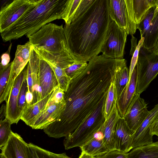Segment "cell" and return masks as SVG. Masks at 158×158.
Instances as JSON below:
<instances>
[{"label": "cell", "instance_id": "6da1fadb", "mask_svg": "<svg viewBox=\"0 0 158 158\" xmlns=\"http://www.w3.org/2000/svg\"><path fill=\"white\" fill-rule=\"evenodd\" d=\"M118 59L102 54L92 58L86 69L71 80L65 92V104L58 118L44 129L50 137H66L98 109L105 107Z\"/></svg>", "mask_w": 158, "mask_h": 158}, {"label": "cell", "instance_id": "7a4b0ae2", "mask_svg": "<svg viewBox=\"0 0 158 158\" xmlns=\"http://www.w3.org/2000/svg\"><path fill=\"white\" fill-rule=\"evenodd\" d=\"M109 0H94L89 7L69 24L64 32L67 50L76 60L89 62L100 53L111 21Z\"/></svg>", "mask_w": 158, "mask_h": 158}, {"label": "cell", "instance_id": "3957f363", "mask_svg": "<svg viewBox=\"0 0 158 158\" xmlns=\"http://www.w3.org/2000/svg\"><path fill=\"white\" fill-rule=\"evenodd\" d=\"M70 0H41L32 10L4 31L0 33L4 42L27 37L53 21L64 19L68 13Z\"/></svg>", "mask_w": 158, "mask_h": 158}, {"label": "cell", "instance_id": "277c9868", "mask_svg": "<svg viewBox=\"0 0 158 158\" xmlns=\"http://www.w3.org/2000/svg\"><path fill=\"white\" fill-rule=\"evenodd\" d=\"M27 37L35 49L42 50L54 56L69 53L62 25H58L49 23Z\"/></svg>", "mask_w": 158, "mask_h": 158}, {"label": "cell", "instance_id": "5b68a950", "mask_svg": "<svg viewBox=\"0 0 158 158\" xmlns=\"http://www.w3.org/2000/svg\"><path fill=\"white\" fill-rule=\"evenodd\" d=\"M105 121L103 111L97 110L73 132L65 137L63 141L65 149L81 147L86 144L100 131Z\"/></svg>", "mask_w": 158, "mask_h": 158}, {"label": "cell", "instance_id": "8992f818", "mask_svg": "<svg viewBox=\"0 0 158 158\" xmlns=\"http://www.w3.org/2000/svg\"><path fill=\"white\" fill-rule=\"evenodd\" d=\"M137 65L136 92L140 95L158 74V54L142 46Z\"/></svg>", "mask_w": 158, "mask_h": 158}, {"label": "cell", "instance_id": "52a82bcc", "mask_svg": "<svg viewBox=\"0 0 158 158\" xmlns=\"http://www.w3.org/2000/svg\"><path fill=\"white\" fill-rule=\"evenodd\" d=\"M128 35L124 29L111 20L100 52L106 58L123 59L127 38Z\"/></svg>", "mask_w": 158, "mask_h": 158}, {"label": "cell", "instance_id": "ba28073f", "mask_svg": "<svg viewBox=\"0 0 158 158\" xmlns=\"http://www.w3.org/2000/svg\"><path fill=\"white\" fill-rule=\"evenodd\" d=\"M109 14L112 20L133 35L137 29L132 0H109Z\"/></svg>", "mask_w": 158, "mask_h": 158}, {"label": "cell", "instance_id": "9c48e42d", "mask_svg": "<svg viewBox=\"0 0 158 158\" xmlns=\"http://www.w3.org/2000/svg\"><path fill=\"white\" fill-rule=\"evenodd\" d=\"M41 0H15L1 8L0 32L9 28L21 17L33 9Z\"/></svg>", "mask_w": 158, "mask_h": 158}, {"label": "cell", "instance_id": "30bf717a", "mask_svg": "<svg viewBox=\"0 0 158 158\" xmlns=\"http://www.w3.org/2000/svg\"><path fill=\"white\" fill-rule=\"evenodd\" d=\"M39 57L38 93V99L40 101L55 91L59 85L52 69L44 60Z\"/></svg>", "mask_w": 158, "mask_h": 158}, {"label": "cell", "instance_id": "8fae6325", "mask_svg": "<svg viewBox=\"0 0 158 158\" xmlns=\"http://www.w3.org/2000/svg\"><path fill=\"white\" fill-rule=\"evenodd\" d=\"M26 74L27 65L16 77L6 102L5 118L10 120L12 124H17L21 119V116L18 106V101L20 89L26 78Z\"/></svg>", "mask_w": 158, "mask_h": 158}, {"label": "cell", "instance_id": "7c38bea8", "mask_svg": "<svg viewBox=\"0 0 158 158\" xmlns=\"http://www.w3.org/2000/svg\"><path fill=\"white\" fill-rule=\"evenodd\" d=\"M158 119V104L151 110L140 127L135 131L132 144V149L152 143L153 135L151 134V125Z\"/></svg>", "mask_w": 158, "mask_h": 158}, {"label": "cell", "instance_id": "4fadbf2b", "mask_svg": "<svg viewBox=\"0 0 158 158\" xmlns=\"http://www.w3.org/2000/svg\"><path fill=\"white\" fill-rule=\"evenodd\" d=\"M147 104L137 94L127 114L123 118L128 127L135 131L149 114Z\"/></svg>", "mask_w": 158, "mask_h": 158}, {"label": "cell", "instance_id": "5bb4252c", "mask_svg": "<svg viewBox=\"0 0 158 158\" xmlns=\"http://www.w3.org/2000/svg\"><path fill=\"white\" fill-rule=\"evenodd\" d=\"M0 149L4 158H30L28 143L12 131L8 141Z\"/></svg>", "mask_w": 158, "mask_h": 158}, {"label": "cell", "instance_id": "9a60e30c", "mask_svg": "<svg viewBox=\"0 0 158 158\" xmlns=\"http://www.w3.org/2000/svg\"><path fill=\"white\" fill-rule=\"evenodd\" d=\"M137 73L136 64L127 85L119 98L116 101L117 108L120 116L122 118H123L128 113L137 95Z\"/></svg>", "mask_w": 158, "mask_h": 158}, {"label": "cell", "instance_id": "2e32d148", "mask_svg": "<svg viewBox=\"0 0 158 158\" xmlns=\"http://www.w3.org/2000/svg\"><path fill=\"white\" fill-rule=\"evenodd\" d=\"M135 132L128 127L124 119L120 116L115 127L116 150L127 153L132 149V141Z\"/></svg>", "mask_w": 158, "mask_h": 158}, {"label": "cell", "instance_id": "e0dca14e", "mask_svg": "<svg viewBox=\"0 0 158 158\" xmlns=\"http://www.w3.org/2000/svg\"><path fill=\"white\" fill-rule=\"evenodd\" d=\"M65 104L64 100L62 102H57L53 98L47 109L40 114L31 127L34 129H44L58 118L64 110Z\"/></svg>", "mask_w": 158, "mask_h": 158}, {"label": "cell", "instance_id": "ac0fdd59", "mask_svg": "<svg viewBox=\"0 0 158 158\" xmlns=\"http://www.w3.org/2000/svg\"><path fill=\"white\" fill-rule=\"evenodd\" d=\"M57 89L40 101L35 104L26 105L20 119L31 127L39 116L47 109Z\"/></svg>", "mask_w": 158, "mask_h": 158}, {"label": "cell", "instance_id": "d6986e66", "mask_svg": "<svg viewBox=\"0 0 158 158\" xmlns=\"http://www.w3.org/2000/svg\"><path fill=\"white\" fill-rule=\"evenodd\" d=\"M120 116L115 104L110 116L105 121L101 128L102 138L109 151L116 150L115 127Z\"/></svg>", "mask_w": 158, "mask_h": 158}, {"label": "cell", "instance_id": "ffe728a7", "mask_svg": "<svg viewBox=\"0 0 158 158\" xmlns=\"http://www.w3.org/2000/svg\"><path fill=\"white\" fill-rule=\"evenodd\" d=\"M129 78V71L126 60L124 59H119L115 68L112 80L116 87L117 100L127 85Z\"/></svg>", "mask_w": 158, "mask_h": 158}, {"label": "cell", "instance_id": "44dd1931", "mask_svg": "<svg viewBox=\"0 0 158 158\" xmlns=\"http://www.w3.org/2000/svg\"><path fill=\"white\" fill-rule=\"evenodd\" d=\"M32 45L28 41L23 45H18L14 59L12 61L11 71L17 76L28 63Z\"/></svg>", "mask_w": 158, "mask_h": 158}, {"label": "cell", "instance_id": "7402d4cb", "mask_svg": "<svg viewBox=\"0 0 158 158\" xmlns=\"http://www.w3.org/2000/svg\"><path fill=\"white\" fill-rule=\"evenodd\" d=\"M12 62L3 68H0V103L7 101L11 89L17 77L11 71Z\"/></svg>", "mask_w": 158, "mask_h": 158}, {"label": "cell", "instance_id": "603a6c76", "mask_svg": "<svg viewBox=\"0 0 158 158\" xmlns=\"http://www.w3.org/2000/svg\"><path fill=\"white\" fill-rule=\"evenodd\" d=\"M39 60V55L34 50L32 46L31 50L30 60L28 63L31 69L32 81V92L34 99L32 104L35 103L38 101V89L39 85L38 73Z\"/></svg>", "mask_w": 158, "mask_h": 158}, {"label": "cell", "instance_id": "cb8c5ba5", "mask_svg": "<svg viewBox=\"0 0 158 158\" xmlns=\"http://www.w3.org/2000/svg\"><path fill=\"white\" fill-rule=\"evenodd\" d=\"M33 49L43 59L48 61L63 69L69 67L76 61L69 53L60 55L54 56L42 50L35 49L34 48Z\"/></svg>", "mask_w": 158, "mask_h": 158}, {"label": "cell", "instance_id": "d4e9b609", "mask_svg": "<svg viewBox=\"0 0 158 158\" xmlns=\"http://www.w3.org/2000/svg\"><path fill=\"white\" fill-rule=\"evenodd\" d=\"M131 150L127 158H158V141Z\"/></svg>", "mask_w": 158, "mask_h": 158}, {"label": "cell", "instance_id": "484cf974", "mask_svg": "<svg viewBox=\"0 0 158 158\" xmlns=\"http://www.w3.org/2000/svg\"><path fill=\"white\" fill-rule=\"evenodd\" d=\"M144 40L142 47L151 50L158 39V10L150 24L143 36Z\"/></svg>", "mask_w": 158, "mask_h": 158}, {"label": "cell", "instance_id": "4316f807", "mask_svg": "<svg viewBox=\"0 0 158 158\" xmlns=\"http://www.w3.org/2000/svg\"><path fill=\"white\" fill-rule=\"evenodd\" d=\"M80 148L82 152L94 157L109 151L102 138L99 139L95 136Z\"/></svg>", "mask_w": 158, "mask_h": 158}, {"label": "cell", "instance_id": "83f0119b", "mask_svg": "<svg viewBox=\"0 0 158 158\" xmlns=\"http://www.w3.org/2000/svg\"><path fill=\"white\" fill-rule=\"evenodd\" d=\"M132 4L135 20L138 24L149 9L158 6V0H132Z\"/></svg>", "mask_w": 158, "mask_h": 158}, {"label": "cell", "instance_id": "f1b7e54d", "mask_svg": "<svg viewBox=\"0 0 158 158\" xmlns=\"http://www.w3.org/2000/svg\"><path fill=\"white\" fill-rule=\"evenodd\" d=\"M28 146L30 158H71L64 153H54L31 143H28Z\"/></svg>", "mask_w": 158, "mask_h": 158}, {"label": "cell", "instance_id": "f546056e", "mask_svg": "<svg viewBox=\"0 0 158 158\" xmlns=\"http://www.w3.org/2000/svg\"><path fill=\"white\" fill-rule=\"evenodd\" d=\"M45 60L54 72L58 82L60 88L65 92L68 89L71 79L67 75L64 69L48 61Z\"/></svg>", "mask_w": 158, "mask_h": 158}, {"label": "cell", "instance_id": "4dcf8cb0", "mask_svg": "<svg viewBox=\"0 0 158 158\" xmlns=\"http://www.w3.org/2000/svg\"><path fill=\"white\" fill-rule=\"evenodd\" d=\"M116 87L112 81L109 88L105 104V117L106 120L110 116L114 107L116 104Z\"/></svg>", "mask_w": 158, "mask_h": 158}, {"label": "cell", "instance_id": "1f68e13d", "mask_svg": "<svg viewBox=\"0 0 158 158\" xmlns=\"http://www.w3.org/2000/svg\"><path fill=\"white\" fill-rule=\"evenodd\" d=\"M158 10V6L151 8L146 12L140 22L137 24V29L140 31L141 38L150 24Z\"/></svg>", "mask_w": 158, "mask_h": 158}, {"label": "cell", "instance_id": "d6a6232c", "mask_svg": "<svg viewBox=\"0 0 158 158\" xmlns=\"http://www.w3.org/2000/svg\"><path fill=\"white\" fill-rule=\"evenodd\" d=\"M87 65L88 63L86 61L76 60L71 65L64 70L67 75L72 79L83 72Z\"/></svg>", "mask_w": 158, "mask_h": 158}, {"label": "cell", "instance_id": "836d02e7", "mask_svg": "<svg viewBox=\"0 0 158 158\" xmlns=\"http://www.w3.org/2000/svg\"><path fill=\"white\" fill-rule=\"evenodd\" d=\"M12 124L10 120L5 118L0 121V149L3 147L8 141L11 130Z\"/></svg>", "mask_w": 158, "mask_h": 158}, {"label": "cell", "instance_id": "e575fe53", "mask_svg": "<svg viewBox=\"0 0 158 158\" xmlns=\"http://www.w3.org/2000/svg\"><path fill=\"white\" fill-rule=\"evenodd\" d=\"M28 84L26 78L21 87L18 101V106L21 117L26 106V94Z\"/></svg>", "mask_w": 158, "mask_h": 158}, {"label": "cell", "instance_id": "d590c367", "mask_svg": "<svg viewBox=\"0 0 158 158\" xmlns=\"http://www.w3.org/2000/svg\"><path fill=\"white\" fill-rule=\"evenodd\" d=\"M143 40L144 38L143 37L141 38L138 44L137 45L136 48L132 55V57L131 60L130 69L129 70V80L130 79L133 71L137 64L139 50L140 48L142 46Z\"/></svg>", "mask_w": 158, "mask_h": 158}, {"label": "cell", "instance_id": "8d00e7d4", "mask_svg": "<svg viewBox=\"0 0 158 158\" xmlns=\"http://www.w3.org/2000/svg\"><path fill=\"white\" fill-rule=\"evenodd\" d=\"M127 153L117 150L109 151L103 154L95 156L94 158H127Z\"/></svg>", "mask_w": 158, "mask_h": 158}, {"label": "cell", "instance_id": "74e56055", "mask_svg": "<svg viewBox=\"0 0 158 158\" xmlns=\"http://www.w3.org/2000/svg\"><path fill=\"white\" fill-rule=\"evenodd\" d=\"M12 43L10 44L8 49L5 53L3 54L1 57V62L0 64V68H3L7 66L9 64L10 60V53Z\"/></svg>", "mask_w": 158, "mask_h": 158}, {"label": "cell", "instance_id": "f35d334b", "mask_svg": "<svg viewBox=\"0 0 158 158\" xmlns=\"http://www.w3.org/2000/svg\"><path fill=\"white\" fill-rule=\"evenodd\" d=\"M64 92L59 86L54 97V101L57 102H62L64 100Z\"/></svg>", "mask_w": 158, "mask_h": 158}, {"label": "cell", "instance_id": "ab89813d", "mask_svg": "<svg viewBox=\"0 0 158 158\" xmlns=\"http://www.w3.org/2000/svg\"><path fill=\"white\" fill-rule=\"evenodd\" d=\"M150 131L151 134L152 135H156L158 137V119L151 125Z\"/></svg>", "mask_w": 158, "mask_h": 158}, {"label": "cell", "instance_id": "60d3db41", "mask_svg": "<svg viewBox=\"0 0 158 158\" xmlns=\"http://www.w3.org/2000/svg\"><path fill=\"white\" fill-rule=\"evenodd\" d=\"M34 99L32 93L28 88L26 94V105L31 104Z\"/></svg>", "mask_w": 158, "mask_h": 158}, {"label": "cell", "instance_id": "b9f144b4", "mask_svg": "<svg viewBox=\"0 0 158 158\" xmlns=\"http://www.w3.org/2000/svg\"><path fill=\"white\" fill-rule=\"evenodd\" d=\"M137 39L134 36H131V48L130 52V55H132L137 47Z\"/></svg>", "mask_w": 158, "mask_h": 158}, {"label": "cell", "instance_id": "7bdbcfd3", "mask_svg": "<svg viewBox=\"0 0 158 158\" xmlns=\"http://www.w3.org/2000/svg\"><path fill=\"white\" fill-rule=\"evenodd\" d=\"M6 115V105L3 104L2 105L0 109V121L3 120Z\"/></svg>", "mask_w": 158, "mask_h": 158}, {"label": "cell", "instance_id": "ee69618b", "mask_svg": "<svg viewBox=\"0 0 158 158\" xmlns=\"http://www.w3.org/2000/svg\"><path fill=\"white\" fill-rule=\"evenodd\" d=\"M78 158H94V157L81 152V153Z\"/></svg>", "mask_w": 158, "mask_h": 158}, {"label": "cell", "instance_id": "f6af8a7d", "mask_svg": "<svg viewBox=\"0 0 158 158\" xmlns=\"http://www.w3.org/2000/svg\"><path fill=\"white\" fill-rule=\"evenodd\" d=\"M151 50L154 53L156 54H158V39L154 47Z\"/></svg>", "mask_w": 158, "mask_h": 158}, {"label": "cell", "instance_id": "bcb514c9", "mask_svg": "<svg viewBox=\"0 0 158 158\" xmlns=\"http://www.w3.org/2000/svg\"><path fill=\"white\" fill-rule=\"evenodd\" d=\"M0 158H4L1 153L0 154Z\"/></svg>", "mask_w": 158, "mask_h": 158}]
</instances>
